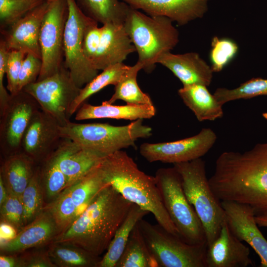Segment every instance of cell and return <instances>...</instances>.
<instances>
[{"mask_svg":"<svg viewBox=\"0 0 267 267\" xmlns=\"http://www.w3.org/2000/svg\"><path fill=\"white\" fill-rule=\"evenodd\" d=\"M209 182L221 201L246 204L255 211L267 210V142L243 152L222 153Z\"/></svg>","mask_w":267,"mask_h":267,"instance_id":"cell-1","label":"cell"},{"mask_svg":"<svg viewBox=\"0 0 267 267\" xmlns=\"http://www.w3.org/2000/svg\"><path fill=\"white\" fill-rule=\"evenodd\" d=\"M133 204L108 185L52 242L72 244L100 257L107 250Z\"/></svg>","mask_w":267,"mask_h":267,"instance_id":"cell-2","label":"cell"},{"mask_svg":"<svg viewBox=\"0 0 267 267\" xmlns=\"http://www.w3.org/2000/svg\"><path fill=\"white\" fill-rule=\"evenodd\" d=\"M100 167L106 184L129 201L151 213L159 224L180 237L164 206L154 176L141 171L122 150L104 157Z\"/></svg>","mask_w":267,"mask_h":267,"instance_id":"cell-3","label":"cell"},{"mask_svg":"<svg viewBox=\"0 0 267 267\" xmlns=\"http://www.w3.org/2000/svg\"><path fill=\"white\" fill-rule=\"evenodd\" d=\"M173 21L165 16H150L129 5L123 22L134 46L143 69L151 72L159 57L170 51L179 42Z\"/></svg>","mask_w":267,"mask_h":267,"instance_id":"cell-4","label":"cell"},{"mask_svg":"<svg viewBox=\"0 0 267 267\" xmlns=\"http://www.w3.org/2000/svg\"><path fill=\"white\" fill-rule=\"evenodd\" d=\"M61 135L75 142L84 149L104 158L123 149L134 146L136 140L149 138L152 128L143 119L124 126L106 123L80 124L70 122L60 127Z\"/></svg>","mask_w":267,"mask_h":267,"instance_id":"cell-5","label":"cell"},{"mask_svg":"<svg viewBox=\"0 0 267 267\" xmlns=\"http://www.w3.org/2000/svg\"><path fill=\"white\" fill-rule=\"evenodd\" d=\"M174 167L180 175L184 194L203 224L209 246L219 236L225 214L210 186L205 162L200 158L174 164Z\"/></svg>","mask_w":267,"mask_h":267,"instance_id":"cell-6","label":"cell"},{"mask_svg":"<svg viewBox=\"0 0 267 267\" xmlns=\"http://www.w3.org/2000/svg\"><path fill=\"white\" fill-rule=\"evenodd\" d=\"M166 210L180 238L191 245L207 244L203 224L183 190L180 175L173 168H163L155 175Z\"/></svg>","mask_w":267,"mask_h":267,"instance_id":"cell-7","label":"cell"},{"mask_svg":"<svg viewBox=\"0 0 267 267\" xmlns=\"http://www.w3.org/2000/svg\"><path fill=\"white\" fill-rule=\"evenodd\" d=\"M137 225L157 267H207V244H188L143 219Z\"/></svg>","mask_w":267,"mask_h":267,"instance_id":"cell-8","label":"cell"},{"mask_svg":"<svg viewBox=\"0 0 267 267\" xmlns=\"http://www.w3.org/2000/svg\"><path fill=\"white\" fill-rule=\"evenodd\" d=\"M100 163L46 204L45 209L51 214L60 230H66L98 193L108 185L103 180Z\"/></svg>","mask_w":267,"mask_h":267,"instance_id":"cell-9","label":"cell"},{"mask_svg":"<svg viewBox=\"0 0 267 267\" xmlns=\"http://www.w3.org/2000/svg\"><path fill=\"white\" fill-rule=\"evenodd\" d=\"M80 89L63 65L54 75L29 84L22 90L32 95L42 110L63 126L70 122L69 108Z\"/></svg>","mask_w":267,"mask_h":267,"instance_id":"cell-10","label":"cell"},{"mask_svg":"<svg viewBox=\"0 0 267 267\" xmlns=\"http://www.w3.org/2000/svg\"><path fill=\"white\" fill-rule=\"evenodd\" d=\"M66 0L68 14L64 34L63 65L76 85L81 89L98 74V71L88 61L83 50L85 29L92 19L81 11L75 0Z\"/></svg>","mask_w":267,"mask_h":267,"instance_id":"cell-11","label":"cell"},{"mask_svg":"<svg viewBox=\"0 0 267 267\" xmlns=\"http://www.w3.org/2000/svg\"><path fill=\"white\" fill-rule=\"evenodd\" d=\"M68 14L66 0L49 2L40 32L42 67L37 81L54 75L63 66L64 34Z\"/></svg>","mask_w":267,"mask_h":267,"instance_id":"cell-12","label":"cell"},{"mask_svg":"<svg viewBox=\"0 0 267 267\" xmlns=\"http://www.w3.org/2000/svg\"><path fill=\"white\" fill-rule=\"evenodd\" d=\"M40 109L36 100L23 90L10 94L0 113V152L3 157L21 152L23 134L33 115Z\"/></svg>","mask_w":267,"mask_h":267,"instance_id":"cell-13","label":"cell"},{"mask_svg":"<svg viewBox=\"0 0 267 267\" xmlns=\"http://www.w3.org/2000/svg\"><path fill=\"white\" fill-rule=\"evenodd\" d=\"M217 139L211 128H203L195 135L178 140L140 145L139 153L149 162L173 164L201 158L214 146Z\"/></svg>","mask_w":267,"mask_h":267,"instance_id":"cell-14","label":"cell"},{"mask_svg":"<svg viewBox=\"0 0 267 267\" xmlns=\"http://www.w3.org/2000/svg\"><path fill=\"white\" fill-rule=\"evenodd\" d=\"M60 126L51 115L39 109L33 115L23 134L21 152L40 164L57 149L62 141Z\"/></svg>","mask_w":267,"mask_h":267,"instance_id":"cell-15","label":"cell"},{"mask_svg":"<svg viewBox=\"0 0 267 267\" xmlns=\"http://www.w3.org/2000/svg\"><path fill=\"white\" fill-rule=\"evenodd\" d=\"M225 220L232 234L247 243L258 254L261 267H267V240L259 229L255 210L252 206L232 201H221Z\"/></svg>","mask_w":267,"mask_h":267,"instance_id":"cell-16","label":"cell"},{"mask_svg":"<svg viewBox=\"0 0 267 267\" xmlns=\"http://www.w3.org/2000/svg\"><path fill=\"white\" fill-rule=\"evenodd\" d=\"M49 2L45 0L5 29L1 30L0 40L7 49L20 50L41 59L39 36Z\"/></svg>","mask_w":267,"mask_h":267,"instance_id":"cell-17","label":"cell"},{"mask_svg":"<svg viewBox=\"0 0 267 267\" xmlns=\"http://www.w3.org/2000/svg\"><path fill=\"white\" fill-rule=\"evenodd\" d=\"M150 16H162L183 26L202 18L210 0H121Z\"/></svg>","mask_w":267,"mask_h":267,"instance_id":"cell-18","label":"cell"},{"mask_svg":"<svg viewBox=\"0 0 267 267\" xmlns=\"http://www.w3.org/2000/svg\"><path fill=\"white\" fill-rule=\"evenodd\" d=\"M136 51L123 24L108 23L101 27L100 42L91 65L96 70L123 63L128 56Z\"/></svg>","mask_w":267,"mask_h":267,"instance_id":"cell-19","label":"cell"},{"mask_svg":"<svg viewBox=\"0 0 267 267\" xmlns=\"http://www.w3.org/2000/svg\"><path fill=\"white\" fill-rule=\"evenodd\" d=\"M58 230L51 214L43 211L32 222L24 226L12 239L0 244L1 253L21 254L26 250L51 243Z\"/></svg>","mask_w":267,"mask_h":267,"instance_id":"cell-20","label":"cell"},{"mask_svg":"<svg viewBox=\"0 0 267 267\" xmlns=\"http://www.w3.org/2000/svg\"><path fill=\"white\" fill-rule=\"evenodd\" d=\"M249 248L230 231L226 220L216 239L207 247V267H247L253 266Z\"/></svg>","mask_w":267,"mask_h":267,"instance_id":"cell-21","label":"cell"},{"mask_svg":"<svg viewBox=\"0 0 267 267\" xmlns=\"http://www.w3.org/2000/svg\"><path fill=\"white\" fill-rule=\"evenodd\" d=\"M157 63L169 69L183 86L208 87L212 82L214 72L211 67L197 52L173 54L169 51L162 54Z\"/></svg>","mask_w":267,"mask_h":267,"instance_id":"cell-22","label":"cell"},{"mask_svg":"<svg viewBox=\"0 0 267 267\" xmlns=\"http://www.w3.org/2000/svg\"><path fill=\"white\" fill-rule=\"evenodd\" d=\"M55 153L68 187L85 177L104 158L66 138H63Z\"/></svg>","mask_w":267,"mask_h":267,"instance_id":"cell-23","label":"cell"},{"mask_svg":"<svg viewBox=\"0 0 267 267\" xmlns=\"http://www.w3.org/2000/svg\"><path fill=\"white\" fill-rule=\"evenodd\" d=\"M156 113L154 105H114L105 101L101 105H93L84 102L76 112L75 119L83 121L96 119H124L135 121L150 119Z\"/></svg>","mask_w":267,"mask_h":267,"instance_id":"cell-24","label":"cell"},{"mask_svg":"<svg viewBox=\"0 0 267 267\" xmlns=\"http://www.w3.org/2000/svg\"><path fill=\"white\" fill-rule=\"evenodd\" d=\"M3 158L0 177L8 192L21 196L38 165L22 152Z\"/></svg>","mask_w":267,"mask_h":267,"instance_id":"cell-25","label":"cell"},{"mask_svg":"<svg viewBox=\"0 0 267 267\" xmlns=\"http://www.w3.org/2000/svg\"><path fill=\"white\" fill-rule=\"evenodd\" d=\"M178 92L184 104L199 122L213 121L223 117L222 106L207 87L200 84L183 86Z\"/></svg>","mask_w":267,"mask_h":267,"instance_id":"cell-26","label":"cell"},{"mask_svg":"<svg viewBox=\"0 0 267 267\" xmlns=\"http://www.w3.org/2000/svg\"><path fill=\"white\" fill-rule=\"evenodd\" d=\"M150 213L133 204L126 218L117 230L98 267H115L126 246L131 233L139 220Z\"/></svg>","mask_w":267,"mask_h":267,"instance_id":"cell-27","label":"cell"},{"mask_svg":"<svg viewBox=\"0 0 267 267\" xmlns=\"http://www.w3.org/2000/svg\"><path fill=\"white\" fill-rule=\"evenodd\" d=\"M47 251L56 267H98L101 259L80 247L68 243L51 242Z\"/></svg>","mask_w":267,"mask_h":267,"instance_id":"cell-28","label":"cell"},{"mask_svg":"<svg viewBox=\"0 0 267 267\" xmlns=\"http://www.w3.org/2000/svg\"><path fill=\"white\" fill-rule=\"evenodd\" d=\"M81 11L97 23L123 24L129 5L119 0H75Z\"/></svg>","mask_w":267,"mask_h":267,"instance_id":"cell-29","label":"cell"},{"mask_svg":"<svg viewBox=\"0 0 267 267\" xmlns=\"http://www.w3.org/2000/svg\"><path fill=\"white\" fill-rule=\"evenodd\" d=\"M143 65L138 61L130 66L115 86V91L112 96L105 101L113 104L118 100H122L128 104L153 105L150 96L141 90L137 82L138 72L143 69Z\"/></svg>","mask_w":267,"mask_h":267,"instance_id":"cell-30","label":"cell"},{"mask_svg":"<svg viewBox=\"0 0 267 267\" xmlns=\"http://www.w3.org/2000/svg\"><path fill=\"white\" fill-rule=\"evenodd\" d=\"M130 66L120 63L110 65L102 70L100 74L81 89L78 95L70 107V115L71 116L76 113L82 104L92 95L108 85L115 86Z\"/></svg>","mask_w":267,"mask_h":267,"instance_id":"cell-31","label":"cell"},{"mask_svg":"<svg viewBox=\"0 0 267 267\" xmlns=\"http://www.w3.org/2000/svg\"><path fill=\"white\" fill-rule=\"evenodd\" d=\"M115 267H157L137 224Z\"/></svg>","mask_w":267,"mask_h":267,"instance_id":"cell-32","label":"cell"},{"mask_svg":"<svg viewBox=\"0 0 267 267\" xmlns=\"http://www.w3.org/2000/svg\"><path fill=\"white\" fill-rule=\"evenodd\" d=\"M39 166L44 198L49 203L68 187L67 180L59 166L55 151Z\"/></svg>","mask_w":267,"mask_h":267,"instance_id":"cell-33","label":"cell"},{"mask_svg":"<svg viewBox=\"0 0 267 267\" xmlns=\"http://www.w3.org/2000/svg\"><path fill=\"white\" fill-rule=\"evenodd\" d=\"M21 198L23 207V221L26 225L35 219L44 210V191L41 180L39 165Z\"/></svg>","mask_w":267,"mask_h":267,"instance_id":"cell-34","label":"cell"},{"mask_svg":"<svg viewBox=\"0 0 267 267\" xmlns=\"http://www.w3.org/2000/svg\"><path fill=\"white\" fill-rule=\"evenodd\" d=\"M213 94L219 103L222 106L235 100L267 95V79L253 78L234 89L218 88Z\"/></svg>","mask_w":267,"mask_h":267,"instance_id":"cell-35","label":"cell"},{"mask_svg":"<svg viewBox=\"0 0 267 267\" xmlns=\"http://www.w3.org/2000/svg\"><path fill=\"white\" fill-rule=\"evenodd\" d=\"M46 0H0V30L22 18Z\"/></svg>","mask_w":267,"mask_h":267,"instance_id":"cell-36","label":"cell"},{"mask_svg":"<svg viewBox=\"0 0 267 267\" xmlns=\"http://www.w3.org/2000/svg\"><path fill=\"white\" fill-rule=\"evenodd\" d=\"M238 51V46L232 39L214 37L210 52L211 67L213 72L222 71L234 59Z\"/></svg>","mask_w":267,"mask_h":267,"instance_id":"cell-37","label":"cell"},{"mask_svg":"<svg viewBox=\"0 0 267 267\" xmlns=\"http://www.w3.org/2000/svg\"><path fill=\"white\" fill-rule=\"evenodd\" d=\"M6 201L0 206V222L9 223L18 231L24 226L23 207L21 196L8 192Z\"/></svg>","mask_w":267,"mask_h":267,"instance_id":"cell-38","label":"cell"},{"mask_svg":"<svg viewBox=\"0 0 267 267\" xmlns=\"http://www.w3.org/2000/svg\"><path fill=\"white\" fill-rule=\"evenodd\" d=\"M42 67V61L41 58L30 53L26 54L19 75L18 92L22 90L28 85L37 81Z\"/></svg>","mask_w":267,"mask_h":267,"instance_id":"cell-39","label":"cell"},{"mask_svg":"<svg viewBox=\"0 0 267 267\" xmlns=\"http://www.w3.org/2000/svg\"><path fill=\"white\" fill-rule=\"evenodd\" d=\"M26 54V53L20 50H12L9 51L5 75L7 82L6 89L10 94L18 92L19 75L23 61Z\"/></svg>","mask_w":267,"mask_h":267,"instance_id":"cell-40","label":"cell"},{"mask_svg":"<svg viewBox=\"0 0 267 267\" xmlns=\"http://www.w3.org/2000/svg\"><path fill=\"white\" fill-rule=\"evenodd\" d=\"M101 35V27L98 26L97 22L91 19L86 28L83 42V53L91 65L100 42Z\"/></svg>","mask_w":267,"mask_h":267,"instance_id":"cell-41","label":"cell"},{"mask_svg":"<svg viewBox=\"0 0 267 267\" xmlns=\"http://www.w3.org/2000/svg\"><path fill=\"white\" fill-rule=\"evenodd\" d=\"M4 43L0 41V113H1L9 100L10 94L4 86V76L6 72V64L9 53Z\"/></svg>","mask_w":267,"mask_h":267,"instance_id":"cell-42","label":"cell"},{"mask_svg":"<svg viewBox=\"0 0 267 267\" xmlns=\"http://www.w3.org/2000/svg\"><path fill=\"white\" fill-rule=\"evenodd\" d=\"M23 267H56L49 257L47 250L20 255Z\"/></svg>","mask_w":267,"mask_h":267,"instance_id":"cell-43","label":"cell"},{"mask_svg":"<svg viewBox=\"0 0 267 267\" xmlns=\"http://www.w3.org/2000/svg\"><path fill=\"white\" fill-rule=\"evenodd\" d=\"M0 267H23V261L20 255L18 254H1L0 256Z\"/></svg>","mask_w":267,"mask_h":267,"instance_id":"cell-44","label":"cell"},{"mask_svg":"<svg viewBox=\"0 0 267 267\" xmlns=\"http://www.w3.org/2000/svg\"><path fill=\"white\" fill-rule=\"evenodd\" d=\"M17 233V230L12 225L6 222H0V244L13 239Z\"/></svg>","mask_w":267,"mask_h":267,"instance_id":"cell-45","label":"cell"},{"mask_svg":"<svg viewBox=\"0 0 267 267\" xmlns=\"http://www.w3.org/2000/svg\"><path fill=\"white\" fill-rule=\"evenodd\" d=\"M255 219L259 227L267 228V209L255 211Z\"/></svg>","mask_w":267,"mask_h":267,"instance_id":"cell-46","label":"cell"},{"mask_svg":"<svg viewBox=\"0 0 267 267\" xmlns=\"http://www.w3.org/2000/svg\"><path fill=\"white\" fill-rule=\"evenodd\" d=\"M8 194L7 190L2 178L0 177V206L6 201Z\"/></svg>","mask_w":267,"mask_h":267,"instance_id":"cell-47","label":"cell"},{"mask_svg":"<svg viewBox=\"0 0 267 267\" xmlns=\"http://www.w3.org/2000/svg\"><path fill=\"white\" fill-rule=\"evenodd\" d=\"M47 1H48V2H52V1H53L54 0H46Z\"/></svg>","mask_w":267,"mask_h":267,"instance_id":"cell-48","label":"cell"}]
</instances>
